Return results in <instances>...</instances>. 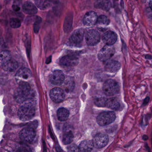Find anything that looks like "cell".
<instances>
[{
    "label": "cell",
    "instance_id": "obj_1",
    "mask_svg": "<svg viewBox=\"0 0 152 152\" xmlns=\"http://www.w3.org/2000/svg\"><path fill=\"white\" fill-rule=\"evenodd\" d=\"M35 103L32 99H27L22 103L18 109V117L23 121H27L31 119L35 115Z\"/></svg>",
    "mask_w": 152,
    "mask_h": 152
},
{
    "label": "cell",
    "instance_id": "obj_2",
    "mask_svg": "<svg viewBox=\"0 0 152 152\" xmlns=\"http://www.w3.org/2000/svg\"><path fill=\"white\" fill-rule=\"evenodd\" d=\"M31 91V87L28 83L19 84L18 88L15 91L14 98L17 103H21L28 98Z\"/></svg>",
    "mask_w": 152,
    "mask_h": 152
},
{
    "label": "cell",
    "instance_id": "obj_3",
    "mask_svg": "<svg viewBox=\"0 0 152 152\" xmlns=\"http://www.w3.org/2000/svg\"><path fill=\"white\" fill-rule=\"evenodd\" d=\"M103 91L104 94L106 96H114L119 93L120 87L116 81L113 80H108L104 83Z\"/></svg>",
    "mask_w": 152,
    "mask_h": 152
},
{
    "label": "cell",
    "instance_id": "obj_4",
    "mask_svg": "<svg viewBox=\"0 0 152 152\" xmlns=\"http://www.w3.org/2000/svg\"><path fill=\"white\" fill-rule=\"evenodd\" d=\"M115 114L111 111L104 112L99 114L97 118V122L101 126H105L111 124L115 119Z\"/></svg>",
    "mask_w": 152,
    "mask_h": 152
},
{
    "label": "cell",
    "instance_id": "obj_5",
    "mask_svg": "<svg viewBox=\"0 0 152 152\" xmlns=\"http://www.w3.org/2000/svg\"><path fill=\"white\" fill-rule=\"evenodd\" d=\"M115 50L113 45H106L99 52L98 58L100 61L106 62L114 55Z\"/></svg>",
    "mask_w": 152,
    "mask_h": 152
},
{
    "label": "cell",
    "instance_id": "obj_6",
    "mask_svg": "<svg viewBox=\"0 0 152 152\" xmlns=\"http://www.w3.org/2000/svg\"><path fill=\"white\" fill-rule=\"evenodd\" d=\"M31 77V72L26 68H22L19 69L15 75L16 80L19 85L21 83H28Z\"/></svg>",
    "mask_w": 152,
    "mask_h": 152
},
{
    "label": "cell",
    "instance_id": "obj_7",
    "mask_svg": "<svg viewBox=\"0 0 152 152\" xmlns=\"http://www.w3.org/2000/svg\"><path fill=\"white\" fill-rule=\"evenodd\" d=\"M85 40L88 46H95L100 41V34L96 30H89L86 33Z\"/></svg>",
    "mask_w": 152,
    "mask_h": 152
},
{
    "label": "cell",
    "instance_id": "obj_8",
    "mask_svg": "<svg viewBox=\"0 0 152 152\" xmlns=\"http://www.w3.org/2000/svg\"><path fill=\"white\" fill-rule=\"evenodd\" d=\"M36 132L32 127H25L19 133V137L22 140L26 142L32 141L35 138Z\"/></svg>",
    "mask_w": 152,
    "mask_h": 152
},
{
    "label": "cell",
    "instance_id": "obj_9",
    "mask_svg": "<svg viewBox=\"0 0 152 152\" xmlns=\"http://www.w3.org/2000/svg\"><path fill=\"white\" fill-rule=\"evenodd\" d=\"M108 136L107 134L104 133H99L97 134L93 140L94 147L97 148H104L108 144Z\"/></svg>",
    "mask_w": 152,
    "mask_h": 152
},
{
    "label": "cell",
    "instance_id": "obj_10",
    "mask_svg": "<svg viewBox=\"0 0 152 152\" xmlns=\"http://www.w3.org/2000/svg\"><path fill=\"white\" fill-rule=\"evenodd\" d=\"M50 96L52 101L56 103H60L64 101L65 97L64 91L60 88H55L50 91Z\"/></svg>",
    "mask_w": 152,
    "mask_h": 152
},
{
    "label": "cell",
    "instance_id": "obj_11",
    "mask_svg": "<svg viewBox=\"0 0 152 152\" xmlns=\"http://www.w3.org/2000/svg\"><path fill=\"white\" fill-rule=\"evenodd\" d=\"M84 31L83 29H78L75 31L70 37V42L74 45L80 44L83 40Z\"/></svg>",
    "mask_w": 152,
    "mask_h": 152
},
{
    "label": "cell",
    "instance_id": "obj_12",
    "mask_svg": "<svg viewBox=\"0 0 152 152\" xmlns=\"http://www.w3.org/2000/svg\"><path fill=\"white\" fill-rule=\"evenodd\" d=\"M65 77L64 74L60 70H56L50 76V82L55 85H60L64 83Z\"/></svg>",
    "mask_w": 152,
    "mask_h": 152
},
{
    "label": "cell",
    "instance_id": "obj_13",
    "mask_svg": "<svg viewBox=\"0 0 152 152\" xmlns=\"http://www.w3.org/2000/svg\"><path fill=\"white\" fill-rule=\"evenodd\" d=\"M97 14L93 11H90L85 14L83 18V24L87 26H92L97 23Z\"/></svg>",
    "mask_w": 152,
    "mask_h": 152
},
{
    "label": "cell",
    "instance_id": "obj_14",
    "mask_svg": "<svg viewBox=\"0 0 152 152\" xmlns=\"http://www.w3.org/2000/svg\"><path fill=\"white\" fill-rule=\"evenodd\" d=\"M60 63L63 66L66 67L74 66L78 64L79 59L74 56H66L61 58Z\"/></svg>",
    "mask_w": 152,
    "mask_h": 152
},
{
    "label": "cell",
    "instance_id": "obj_15",
    "mask_svg": "<svg viewBox=\"0 0 152 152\" xmlns=\"http://www.w3.org/2000/svg\"><path fill=\"white\" fill-rule=\"evenodd\" d=\"M105 70L107 72L114 73L120 70L121 64L118 61L114 60H109L106 61L105 65Z\"/></svg>",
    "mask_w": 152,
    "mask_h": 152
},
{
    "label": "cell",
    "instance_id": "obj_16",
    "mask_svg": "<svg viewBox=\"0 0 152 152\" xmlns=\"http://www.w3.org/2000/svg\"><path fill=\"white\" fill-rule=\"evenodd\" d=\"M117 39V34L112 31L106 32L102 36L103 41L106 45H113L116 42Z\"/></svg>",
    "mask_w": 152,
    "mask_h": 152
},
{
    "label": "cell",
    "instance_id": "obj_17",
    "mask_svg": "<svg viewBox=\"0 0 152 152\" xmlns=\"http://www.w3.org/2000/svg\"><path fill=\"white\" fill-rule=\"evenodd\" d=\"M23 9L24 13L27 15H35L38 12L36 6L30 1H26L23 4Z\"/></svg>",
    "mask_w": 152,
    "mask_h": 152
},
{
    "label": "cell",
    "instance_id": "obj_18",
    "mask_svg": "<svg viewBox=\"0 0 152 152\" xmlns=\"http://www.w3.org/2000/svg\"><path fill=\"white\" fill-rule=\"evenodd\" d=\"M1 66L4 71L8 72H13L17 69L18 64L15 60L11 59L9 62L1 65Z\"/></svg>",
    "mask_w": 152,
    "mask_h": 152
},
{
    "label": "cell",
    "instance_id": "obj_19",
    "mask_svg": "<svg viewBox=\"0 0 152 152\" xmlns=\"http://www.w3.org/2000/svg\"><path fill=\"white\" fill-rule=\"evenodd\" d=\"M73 20V15L72 12H68L65 18L64 22V29L65 32L70 31L72 27Z\"/></svg>",
    "mask_w": 152,
    "mask_h": 152
},
{
    "label": "cell",
    "instance_id": "obj_20",
    "mask_svg": "<svg viewBox=\"0 0 152 152\" xmlns=\"http://www.w3.org/2000/svg\"><path fill=\"white\" fill-rule=\"evenodd\" d=\"M93 141L88 140H83L80 144L79 148L81 152H90L94 147Z\"/></svg>",
    "mask_w": 152,
    "mask_h": 152
},
{
    "label": "cell",
    "instance_id": "obj_21",
    "mask_svg": "<svg viewBox=\"0 0 152 152\" xmlns=\"http://www.w3.org/2000/svg\"><path fill=\"white\" fill-rule=\"evenodd\" d=\"M110 23V21L106 16L104 15H101L98 18L97 24L99 29L101 31L105 30L104 27L107 26Z\"/></svg>",
    "mask_w": 152,
    "mask_h": 152
},
{
    "label": "cell",
    "instance_id": "obj_22",
    "mask_svg": "<svg viewBox=\"0 0 152 152\" xmlns=\"http://www.w3.org/2000/svg\"><path fill=\"white\" fill-rule=\"evenodd\" d=\"M120 104L119 101L115 98L107 99L105 107L113 110H117L120 107Z\"/></svg>",
    "mask_w": 152,
    "mask_h": 152
},
{
    "label": "cell",
    "instance_id": "obj_23",
    "mask_svg": "<svg viewBox=\"0 0 152 152\" xmlns=\"http://www.w3.org/2000/svg\"><path fill=\"white\" fill-rule=\"evenodd\" d=\"M69 111L66 108L61 107L59 108L57 111V117L58 120L62 121H66L69 117Z\"/></svg>",
    "mask_w": 152,
    "mask_h": 152
},
{
    "label": "cell",
    "instance_id": "obj_24",
    "mask_svg": "<svg viewBox=\"0 0 152 152\" xmlns=\"http://www.w3.org/2000/svg\"><path fill=\"white\" fill-rule=\"evenodd\" d=\"M36 6L41 10H46L51 6V3L49 0H35Z\"/></svg>",
    "mask_w": 152,
    "mask_h": 152
},
{
    "label": "cell",
    "instance_id": "obj_25",
    "mask_svg": "<svg viewBox=\"0 0 152 152\" xmlns=\"http://www.w3.org/2000/svg\"><path fill=\"white\" fill-rule=\"evenodd\" d=\"M73 134L72 131L66 129L63 134V141L65 145H68L72 143L73 140Z\"/></svg>",
    "mask_w": 152,
    "mask_h": 152
},
{
    "label": "cell",
    "instance_id": "obj_26",
    "mask_svg": "<svg viewBox=\"0 0 152 152\" xmlns=\"http://www.w3.org/2000/svg\"><path fill=\"white\" fill-rule=\"evenodd\" d=\"M12 59L11 53L8 50H3L1 53L0 63L1 65L10 61Z\"/></svg>",
    "mask_w": 152,
    "mask_h": 152
},
{
    "label": "cell",
    "instance_id": "obj_27",
    "mask_svg": "<svg viewBox=\"0 0 152 152\" xmlns=\"http://www.w3.org/2000/svg\"><path fill=\"white\" fill-rule=\"evenodd\" d=\"M111 7V3L108 0H102L98 3L96 7L104 10H109Z\"/></svg>",
    "mask_w": 152,
    "mask_h": 152
},
{
    "label": "cell",
    "instance_id": "obj_28",
    "mask_svg": "<svg viewBox=\"0 0 152 152\" xmlns=\"http://www.w3.org/2000/svg\"><path fill=\"white\" fill-rule=\"evenodd\" d=\"M42 23V19L39 16L36 17L35 22L34 24V31L35 33L37 34L39 33Z\"/></svg>",
    "mask_w": 152,
    "mask_h": 152
},
{
    "label": "cell",
    "instance_id": "obj_29",
    "mask_svg": "<svg viewBox=\"0 0 152 152\" xmlns=\"http://www.w3.org/2000/svg\"><path fill=\"white\" fill-rule=\"evenodd\" d=\"M107 99L104 97L97 98L95 100V104L100 107H105Z\"/></svg>",
    "mask_w": 152,
    "mask_h": 152
},
{
    "label": "cell",
    "instance_id": "obj_30",
    "mask_svg": "<svg viewBox=\"0 0 152 152\" xmlns=\"http://www.w3.org/2000/svg\"><path fill=\"white\" fill-rule=\"evenodd\" d=\"M10 26L12 28L16 29L19 28L21 26V22L19 19L12 18L10 20Z\"/></svg>",
    "mask_w": 152,
    "mask_h": 152
},
{
    "label": "cell",
    "instance_id": "obj_31",
    "mask_svg": "<svg viewBox=\"0 0 152 152\" xmlns=\"http://www.w3.org/2000/svg\"><path fill=\"white\" fill-rule=\"evenodd\" d=\"M67 150L69 152H78V151H80L79 147H78L75 145H72L69 146L67 147Z\"/></svg>",
    "mask_w": 152,
    "mask_h": 152
},
{
    "label": "cell",
    "instance_id": "obj_32",
    "mask_svg": "<svg viewBox=\"0 0 152 152\" xmlns=\"http://www.w3.org/2000/svg\"><path fill=\"white\" fill-rule=\"evenodd\" d=\"M12 8H13V10L15 12H18V11H19L20 10V8L17 5H13Z\"/></svg>",
    "mask_w": 152,
    "mask_h": 152
},
{
    "label": "cell",
    "instance_id": "obj_33",
    "mask_svg": "<svg viewBox=\"0 0 152 152\" xmlns=\"http://www.w3.org/2000/svg\"><path fill=\"white\" fill-rule=\"evenodd\" d=\"M52 4H57L59 3L60 0H49Z\"/></svg>",
    "mask_w": 152,
    "mask_h": 152
},
{
    "label": "cell",
    "instance_id": "obj_34",
    "mask_svg": "<svg viewBox=\"0 0 152 152\" xmlns=\"http://www.w3.org/2000/svg\"><path fill=\"white\" fill-rule=\"evenodd\" d=\"M149 7L150 10L152 11V0H150V1H149Z\"/></svg>",
    "mask_w": 152,
    "mask_h": 152
},
{
    "label": "cell",
    "instance_id": "obj_35",
    "mask_svg": "<svg viewBox=\"0 0 152 152\" xmlns=\"http://www.w3.org/2000/svg\"><path fill=\"white\" fill-rule=\"evenodd\" d=\"M97 1H102V0H96Z\"/></svg>",
    "mask_w": 152,
    "mask_h": 152
}]
</instances>
